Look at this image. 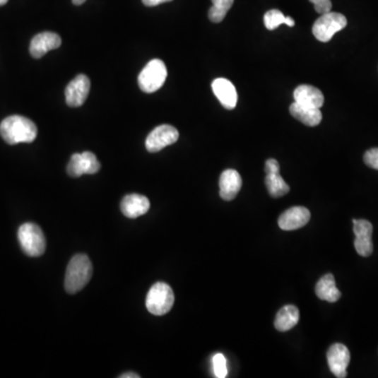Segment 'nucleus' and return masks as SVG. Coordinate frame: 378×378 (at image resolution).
Here are the masks:
<instances>
[{"instance_id": "9d476101", "label": "nucleus", "mask_w": 378, "mask_h": 378, "mask_svg": "<svg viewBox=\"0 0 378 378\" xmlns=\"http://www.w3.org/2000/svg\"><path fill=\"white\" fill-rule=\"evenodd\" d=\"M353 231L355 235L354 247L360 256H370L373 252V226L367 220H353Z\"/></svg>"}, {"instance_id": "b1692460", "label": "nucleus", "mask_w": 378, "mask_h": 378, "mask_svg": "<svg viewBox=\"0 0 378 378\" xmlns=\"http://www.w3.org/2000/svg\"><path fill=\"white\" fill-rule=\"evenodd\" d=\"M213 367L215 377L218 378H225L228 375L227 369V360L225 356L222 353H217L213 358Z\"/></svg>"}, {"instance_id": "4be33fe9", "label": "nucleus", "mask_w": 378, "mask_h": 378, "mask_svg": "<svg viewBox=\"0 0 378 378\" xmlns=\"http://www.w3.org/2000/svg\"><path fill=\"white\" fill-rule=\"evenodd\" d=\"M264 23L266 29L269 30V31L278 29L283 23L288 27H293L295 25V20L291 17L285 16L280 10L268 11L264 16Z\"/></svg>"}, {"instance_id": "412c9836", "label": "nucleus", "mask_w": 378, "mask_h": 378, "mask_svg": "<svg viewBox=\"0 0 378 378\" xmlns=\"http://www.w3.org/2000/svg\"><path fill=\"white\" fill-rule=\"evenodd\" d=\"M300 319L299 309L293 305L283 307L276 317L274 327L278 331L286 332L297 326Z\"/></svg>"}, {"instance_id": "5701e85b", "label": "nucleus", "mask_w": 378, "mask_h": 378, "mask_svg": "<svg viewBox=\"0 0 378 378\" xmlns=\"http://www.w3.org/2000/svg\"><path fill=\"white\" fill-rule=\"evenodd\" d=\"M213 6L209 8L208 17L213 23H219L225 18L235 0H211Z\"/></svg>"}, {"instance_id": "39448f33", "label": "nucleus", "mask_w": 378, "mask_h": 378, "mask_svg": "<svg viewBox=\"0 0 378 378\" xmlns=\"http://www.w3.org/2000/svg\"><path fill=\"white\" fill-rule=\"evenodd\" d=\"M167 78V69L160 59H153L146 64L138 77V83L141 90L146 94L157 92L163 86Z\"/></svg>"}, {"instance_id": "0eeeda50", "label": "nucleus", "mask_w": 378, "mask_h": 378, "mask_svg": "<svg viewBox=\"0 0 378 378\" xmlns=\"http://www.w3.org/2000/svg\"><path fill=\"white\" fill-rule=\"evenodd\" d=\"M100 162L90 151L74 153L69 162L66 172L72 178H79L82 175H94L100 170Z\"/></svg>"}, {"instance_id": "6ab92c4d", "label": "nucleus", "mask_w": 378, "mask_h": 378, "mask_svg": "<svg viewBox=\"0 0 378 378\" xmlns=\"http://www.w3.org/2000/svg\"><path fill=\"white\" fill-rule=\"evenodd\" d=\"M291 116L295 117L300 122L304 123L307 126H317L321 122L323 114H321V109H315V107H307V105H301V103L295 102L290 105Z\"/></svg>"}, {"instance_id": "f3484780", "label": "nucleus", "mask_w": 378, "mask_h": 378, "mask_svg": "<svg viewBox=\"0 0 378 378\" xmlns=\"http://www.w3.org/2000/svg\"><path fill=\"white\" fill-rule=\"evenodd\" d=\"M242 178L235 170H226L220 177V196L223 200L231 201L242 189Z\"/></svg>"}, {"instance_id": "f8f14e48", "label": "nucleus", "mask_w": 378, "mask_h": 378, "mask_svg": "<svg viewBox=\"0 0 378 378\" xmlns=\"http://www.w3.org/2000/svg\"><path fill=\"white\" fill-rule=\"evenodd\" d=\"M349 349L343 343H334L327 352L330 371L338 378L347 377V368L350 362Z\"/></svg>"}, {"instance_id": "f03ea898", "label": "nucleus", "mask_w": 378, "mask_h": 378, "mask_svg": "<svg viewBox=\"0 0 378 378\" xmlns=\"http://www.w3.org/2000/svg\"><path fill=\"white\" fill-rule=\"evenodd\" d=\"M93 276V265L85 254H76L66 268L64 288L71 295L79 293L90 282Z\"/></svg>"}, {"instance_id": "6e6552de", "label": "nucleus", "mask_w": 378, "mask_h": 378, "mask_svg": "<svg viewBox=\"0 0 378 378\" xmlns=\"http://www.w3.org/2000/svg\"><path fill=\"white\" fill-rule=\"evenodd\" d=\"M179 139V131L172 125L163 124L155 127L148 136L146 148L150 153H158L166 146L176 143Z\"/></svg>"}, {"instance_id": "ddd939ff", "label": "nucleus", "mask_w": 378, "mask_h": 378, "mask_svg": "<svg viewBox=\"0 0 378 378\" xmlns=\"http://www.w3.org/2000/svg\"><path fill=\"white\" fill-rule=\"evenodd\" d=\"M311 213L306 207L295 206L280 215L278 226L286 231L297 230L310 221Z\"/></svg>"}, {"instance_id": "f257e3e1", "label": "nucleus", "mask_w": 378, "mask_h": 378, "mask_svg": "<svg viewBox=\"0 0 378 378\" xmlns=\"http://www.w3.org/2000/svg\"><path fill=\"white\" fill-rule=\"evenodd\" d=\"M37 133L35 123L23 116L8 117L0 124V135L10 146L31 143L37 137Z\"/></svg>"}, {"instance_id": "1a4fd4ad", "label": "nucleus", "mask_w": 378, "mask_h": 378, "mask_svg": "<svg viewBox=\"0 0 378 378\" xmlns=\"http://www.w3.org/2000/svg\"><path fill=\"white\" fill-rule=\"evenodd\" d=\"M265 183L268 192L273 198L286 196L290 187L280 175V164L276 159H268L265 165Z\"/></svg>"}, {"instance_id": "2eb2a0df", "label": "nucleus", "mask_w": 378, "mask_h": 378, "mask_svg": "<svg viewBox=\"0 0 378 378\" xmlns=\"http://www.w3.org/2000/svg\"><path fill=\"white\" fill-rule=\"evenodd\" d=\"M150 202L142 194H127L121 202L120 208L123 215L129 219H136L146 215L150 211Z\"/></svg>"}, {"instance_id": "20e7f679", "label": "nucleus", "mask_w": 378, "mask_h": 378, "mask_svg": "<svg viewBox=\"0 0 378 378\" xmlns=\"http://www.w3.org/2000/svg\"><path fill=\"white\" fill-rule=\"evenodd\" d=\"M18 240L23 252L29 256L45 254L47 242L40 227L34 223H25L19 227Z\"/></svg>"}, {"instance_id": "7ed1b4c3", "label": "nucleus", "mask_w": 378, "mask_h": 378, "mask_svg": "<svg viewBox=\"0 0 378 378\" xmlns=\"http://www.w3.org/2000/svg\"><path fill=\"white\" fill-rule=\"evenodd\" d=\"M146 302L148 312L161 317L172 310L175 302L174 291L166 283H155L148 291Z\"/></svg>"}, {"instance_id": "c756f323", "label": "nucleus", "mask_w": 378, "mask_h": 378, "mask_svg": "<svg viewBox=\"0 0 378 378\" xmlns=\"http://www.w3.org/2000/svg\"><path fill=\"white\" fill-rule=\"evenodd\" d=\"M8 1V0H0V6H4V4H6Z\"/></svg>"}, {"instance_id": "aec40b11", "label": "nucleus", "mask_w": 378, "mask_h": 378, "mask_svg": "<svg viewBox=\"0 0 378 378\" xmlns=\"http://www.w3.org/2000/svg\"><path fill=\"white\" fill-rule=\"evenodd\" d=\"M315 293L321 301L336 302L341 299V293L336 287L333 274H326L317 282Z\"/></svg>"}, {"instance_id": "9b49d317", "label": "nucleus", "mask_w": 378, "mask_h": 378, "mask_svg": "<svg viewBox=\"0 0 378 378\" xmlns=\"http://www.w3.org/2000/svg\"><path fill=\"white\" fill-rule=\"evenodd\" d=\"M90 81L88 76L78 75L66 88V100L69 107H79L90 94Z\"/></svg>"}, {"instance_id": "dca6fc26", "label": "nucleus", "mask_w": 378, "mask_h": 378, "mask_svg": "<svg viewBox=\"0 0 378 378\" xmlns=\"http://www.w3.org/2000/svg\"><path fill=\"white\" fill-rule=\"evenodd\" d=\"M215 97L226 110H233L237 107V93L235 86L225 78H218L211 84Z\"/></svg>"}, {"instance_id": "393cba45", "label": "nucleus", "mask_w": 378, "mask_h": 378, "mask_svg": "<svg viewBox=\"0 0 378 378\" xmlns=\"http://www.w3.org/2000/svg\"><path fill=\"white\" fill-rule=\"evenodd\" d=\"M364 161L369 167L378 170V148L367 150L364 155Z\"/></svg>"}, {"instance_id": "bb28decb", "label": "nucleus", "mask_w": 378, "mask_h": 378, "mask_svg": "<svg viewBox=\"0 0 378 378\" xmlns=\"http://www.w3.org/2000/svg\"><path fill=\"white\" fill-rule=\"evenodd\" d=\"M172 1V0H142L146 6H159L161 4H165V2Z\"/></svg>"}, {"instance_id": "a211bd4d", "label": "nucleus", "mask_w": 378, "mask_h": 378, "mask_svg": "<svg viewBox=\"0 0 378 378\" xmlns=\"http://www.w3.org/2000/svg\"><path fill=\"white\" fill-rule=\"evenodd\" d=\"M293 98L295 102L301 103L307 107H315V109H321L325 102L321 90L314 86L307 85V84H302L295 88L293 92Z\"/></svg>"}, {"instance_id": "cd10ccee", "label": "nucleus", "mask_w": 378, "mask_h": 378, "mask_svg": "<svg viewBox=\"0 0 378 378\" xmlns=\"http://www.w3.org/2000/svg\"><path fill=\"white\" fill-rule=\"evenodd\" d=\"M140 375L136 374V373L129 372L124 373V374L120 375V378H139Z\"/></svg>"}, {"instance_id": "423d86ee", "label": "nucleus", "mask_w": 378, "mask_h": 378, "mask_svg": "<svg viewBox=\"0 0 378 378\" xmlns=\"http://www.w3.org/2000/svg\"><path fill=\"white\" fill-rule=\"evenodd\" d=\"M347 18L341 13L330 12L321 14L312 28L313 35L321 42H328L338 32L347 27Z\"/></svg>"}, {"instance_id": "a878e982", "label": "nucleus", "mask_w": 378, "mask_h": 378, "mask_svg": "<svg viewBox=\"0 0 378 378\" xmlns=\"http://www.w3.org/2000/svg\"><path fill=\"white\" fill-rule=\"evenodd\" d=\"M311 4H314L315 11L319 14H325V13L330 12L332 8L331 0H309Z\"/></svg>"}, {"instance_id": "c85d7f7f", "label": "nucleus", "mask_w": 378, "mask_h": 378, "mask_svg": "<svg viewBox=\"0 0 378 378\" xmlns=\"http://www.w3.org/2000/svg\"><path fill=\"white\" fill-rule=\"evenodd\" d=\"M73 4H75V6H81V4H83L84 2L86 1V0H72Z\"/></svg>"}, {"instance_id": "4468645a", "label": "nucleus", "mask_w": 378, "mask_h": 378, "mask_svg": "<svg viewBox=\"0 0 378 378\" xmlns=\"http://www.w3.org/2000/svg\"><path fill=\"white\" fill-rule=\"evenodd\" d=\"M61 45V38L58 34L52 32H43L37 34L32 39L30 45V53L32 57L39 59L43 57L47 52L58 49Z\"/></svg>"}]
</instances>
